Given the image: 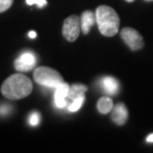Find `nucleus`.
Wrapping results in <instances>:
<instances>
[{
	"mask_svg": "<svg viewBox=\"0 0 153 153\" xmlns=\"http://www.w3.org/2000/svg\"><path fill=\"white\" fill-rule=\"evenodd\" d=\"M37 61L35 55L31 52H24L15 60L14 67L18 72H29L34 68Z\"/></svg>",
	"mask_w": 153,
	"mask_h": 153,
	"instance_id": "423d86ee",
	"label": "nucleus"
},
{
	"mask_svg": "<svg viewBox=\"0 0 153 153\" xmlns=\"http://www.w3.org/2000/svg\"><path fill=\"white\" fill-rule=\"evenodd\" d=\"M13 0H0V13L5 12L11 7Z\"/></svg>",
	"mask_w": 153,
	"mask_h": 153,
	"instance_id": "2eb2a0df",
	"label": "nucleus"
},
{
	"mask_svg": "<svg viewBox=\"0 0 153 153\" xmlns=\"http://www.w3.org/2000/svg\"><path fill=\"white\" fill-rule=\"evenodd\" d=\"M33 91L32 81L27 76L14 74L7 78L2 84L1 93L6 99L17 100L28 97Z\"/></svg>",
	"mask_w": 153,
	"mask_h": 153,
	"instance_id": "f257e3e1",
	"label": "nucleus"
},
{
	"mask_svg": "<svg viewBox=\"0 0 153 153\" xmlns=\"http://www.w3.org/2000/svg\"><path fill=\"white\" fill-rule=\"evenodd\" d=\"M145 1H147V2H151V1H153V0H145Z\"/></svg>",
	"mask_w": 153,
	"mask_h": 153,
	"instance_id": "4be33fe9",
	"label": "nucleus"
},
{
	"mask_svg": "<svg viewBox=\"0 0 153 153\" xmlns=\"http://www.w3.org/2000/svg\"><path fill=\"white\" fill-rule=\"evenodd\" d=\"M97 108L100 114H106L108 112H111L114 108V102L111 97H102L99 100V102L97 103Z\"/></svg>",
	"mask_w": 153,
	"mask_h": 153,
	"instance_id": "f8f14e48",
	"label": "nucleus"
},
{
	"mask_svg": "<svg viewBox=\"0 0 153 153\" xmlns=\"http://www.w3.org/2000/svg\"><path fill=\"white\" fill-rule=\"evenodd\" d=\"M55 105L58 108H64L67 105V97H68L70 85L67 82H63L55 88Z\"/></svg>",
	"mask_w": 153,
	"mask_h": 153,
	"instance_id": "6e6552de",
	"label": "nucleus"
},
{
	"mask_svg": "<svg viewBox=\"0 0 153 153\" xmlns=\"http://www.w3.org/2000/svg\"><path fill=\"white\" fill-rule=\"evenodd\" d=\"M40 120H41V115L38 111H34L32 112L29 116V123L33 125V126H36L40 123Z\"/></svg>",
	"mask_w": 153,
	"mask_h": 153,
	"instance_id": "4468645a",
	"label": "nucleus"
},
{
	"mask_svg": "<svg viewBox=\"0 0 153 153\" xmlns=\"http://www.w3.org/2000/svg\"><path fill=\"white\" fill-rule=\"evenodd\" d=\"M125 1H127V2H133L134 0H125Z\"/></svg>",
	"mask_w": 153,
	"mask_h": 153,
	"instance_id": "412c9836",
	"label": "nucleus"
},
{
	"mask_svg": "<svg viewBox=\"0 0 153 153\" xmlns=\"http://www.w3.org/2000/svg\"><path fill=\"white\" fill-rule=\"evenodd\" d=\"M35 4L38 6V7H44V6L47 4V1L46 0H36V2H35Z\"/></svg>",
	"mask_w": 153,
	"mask_h": 153,
	"instance_id": "f3484780",
	"label": "nucleus"
},
{
	"mask_svg": "<svg viewBox=\"0 0 153 153\" xmlns=\"http://www.w3.org/2000/svg\"><path fill=\"white\" fill-rule=\"evenodd\" d=\"M84 102H85V97H78V99L72 100L71 105H69V111H73V112L78 111L79 109L82 108Z\"/></svg>",
	"mask_w": 153,
	"mask_h": 153,
	"instance_id": "ddd939ff",
	"label": "nucleus"
},
{
	"mask_svg": "<svg viewBox=\"0 0 153 153\" xmlns=\"http://www.w3.org/2000/svg\"><path fill=\"white\" fill-rule=\"evenodd\" d=\"M63 36L67 41L75 42L81 33V19L76 15H71L64 21L62 28Z\"/></svg>",
	"mask_w": 153,
	"mask_h": 153,
	"instance_id": "20e7f679",
	"label": "nucleus"
},
{
	"mask_svg": "<svg viewBox=\"0 0 153 153\" xmlns=\"http://www.w3.org/2000/svg\"><path fill=\"white\" fill-rule=\"evenodd\" d=\"M97 23L96 14L90 10L82 12L81 16V31L82 34L87 35L90 33L91 26H94Z\"/></svg>",
	"mask_w": 153,
	"mask_h": 153,
	"instance_id": "1a4fd4ad",
	"label": "nucleus"
},
{
	"mask_svg": "<svg viewBox=\"0 0 153 153\" xmlns=\"http://www.w3.org/2000/svg\"><path fill=\"white\" fill-rule=\"evenodd\" d=\"M96 21L100 32L105 37H112L119 30V17L114 8L108 5H100L96 10Z\"/></svg>",
	"mask_w": 153,
	"mask_h": 153,
	"instance_id": "f03ea898",
	"label": "nucleus"
},
{
	"mask_svg": "<svg viewBox=\"0 0 153 153\" xmlns=\"http://www.w3.org/2000/svg\"><path fill=\"white\" fill-rule=\"evenodd\" d=\"M102 87L108 96H114L119 91V82L114 76H105L102 79Z\"/></svg>",
	"mask_w": 153,
	"mask_h": 153,
	"instance_id": "9d476101",
	"label": "nucleus"
},
{
	"mask_svg": "<svg viewBox=\"0 0 153 153\" xmlns=\"http://www.w3.org/2000/svg\"><path fill=\"white\" fill-rule=\"evenodd\" d=\"M88 88L82 84H74L70 87L69 94L67 99L69 100H74L79 97H85V94L87 93Z\"/></svg>",
	"mask_w": 153,
	"mask_h": 153,
	"instance_id": "9b49d317",
	"label": "nucleus"
},
{
	"mask_svg": "<svg viewBox=\"0 0 153 153\" xmlns=\"http://www.w3.org/2000/svg\"><path fill=\"white\" fill-rule=\"evenodd\" d=\"M146 141L148 143H153V133H150L147 137H146Z\"/></svg>",
	"mask_w": 153,
	"mask_h": 153,
	"instance_id": "a211bd4d",
	"label": "nucleus"
},
{
	"mask_svg": "<svg viewBox=\"0 0 153 153\" xmlns=\"http://www.w3.org/2000/svg\"><path fill=\"white\" fill-rule=\"evenodd\" d=\"M11 105H0V115L5 116L11 111Z\"/></svg>",
	"mask_w": 153,
	"mask_h": 153,
	"instance_id": "dca6fc26",
	"label": "nucleus"
},
{
	"mask_svg": "<svg viewBox=\"0 0 153 153\" xmlns=\"http://www.w3.org/2000/svg\"><path fill=\"white\" fill-rule=\"evenodd\" d=\"M35 2H36V0H26V3L28 5H33V4H35Z\"/></svg>",
	"mask_w": 153,
	"mask_h": 153,
	"instance_id": "aec40b11",
	"label": "nucleus"
},
{
	"mask_svg": "<svg viewBox=\"0 0 153 153\" xmlns=\"http://www.w3.org/2000/svg\"><path fill=\"white\" fill-rule=\"evenodd\" d=\"M128 118V111L124 103L118 102L114 105L111 112V120L117 125H124Z\"/></svg>",
	"mask_w": 153,
	"mask_h": 153,
	"instance_id": "0eeeda50",
	"label": "nucleus"
},
{
	"mask_svg": "<svg viewBox=\"0 0 153 153\" xmlns=\"http://www.w3.org/2000/svg\"><path fill=\"white\" fill-rule=\"evenodd\" d=\"M120 37L132 51L140 50L144 46L142 36L139 34L137 30L130 28V27H125L121 29Z\"/></svg>",
	"mask_w": 153,
	"mask_h": 153,
	"instance_id": "39448f33",
	"label": "nucleus"
},
{
	"mask_svg": "<svg viewBox=\"0 0 153 153\" xmlns=\"http://www.w3.org/2000/svg\"><path fill=\"white\" fill-rule=\"evenodd\" d=\"M36 32L35 31H30L29 32V37L31 38V39H34V38H36Z\"/></svg>",
	"mask_w": 153,
	"mask_h": 153,
	"instance_id": "6ab92c4d",
	"label": "nucleus"
},
{
	"mask_svg": "<svg viewBox=\"0 0 153 153\" xmlns=\"http://www.w3.org/2000/svg\"><path fill=\"white\" fill-rule=\"evenodd\" d=\"M34 81L38 85L46 88H56L60 84L64 82L63 76L56 70L49 67H39L33 74Z\"/></svg>",
	"mask_w": 153,
	"mask_h": 153,
	"instance_id": "7ed1b4c3",
	"label": "nucleus"
}]
</instances>
